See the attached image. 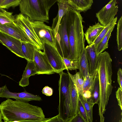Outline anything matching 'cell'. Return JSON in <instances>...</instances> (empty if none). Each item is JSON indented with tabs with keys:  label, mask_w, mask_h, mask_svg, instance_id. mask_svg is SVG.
<instances>
[{
	"label": "cell",
	"mask_w": 122,
	"mask_h": 122,
	"mask_svg": "<svg viewBox=\"0 0 122 122\" xmlns=\"http://www.w3.org/2000/svg\"><path fill=\"white\" fill-rule=\"evenodd\" d=\"M0 109L5 122L46 119L41 108L28 102L8 99L0 104Z\"/></svg>",
	"instance_id": "cell-1"
},
{
	"label": "cell",
	"mask_w": 122,
	"mask_h": 122,
	"mask_svg": "<svg viewBox=\"0 0 122 122\" xmlns=\"http://www.w3.org/2000/svg\"><path fill=\"white\" fill-rule=\"evenodd\" d=\"M112 60L106 51L99 55L97 69L99 74L100 97L98 103L100 122H104L103 115L111 94L113 87L112 85Z\"/></svg>",
	"instance_id": "cell-2"
},
{
	"label": "cell",
	"mask_w": 122,
	"mask_h": 122,
	"mask_svg": "<svg viewBox=\"0 0 122 122\" xmlns=\"http://www.w3.org/2000/svg\"><path fill=\"white\" fill-rule=\"evenodd\" d=\"M66 15L67 30L71 59L78 62L85 48L82 18L80 13L70 6Z\"/></svg>",
	"instance_id": "cell-3"
},
{
	"label": "cell",
	"mask_w": 122,
	"mask_h": 122,
	"mask_svg": "<svg viewBox=\"0 0 122 122\" xmlns=\"http://www.w3.org/2000/svg\"><path fill=\"white\" fill-rule=\"evenodd\" d=\"M57 0H21L19 4L21 14L28 17L31 22L48 23L49 12Z\"/></svg>",
	"instance_id": "cell-4"
},
{
	"label": "cell",
	"mask_w": 122,
	"mask_h": 122,
	"mask_svg": "<svg viewBox=\"0 0 122 122\" xmlns=\"http://www.w3.org/2000/svg\"><path fill=\"white\" fill-rule=\"evenodd\" d=\"M59 103L58 115L64 122L71 118V102L70 95V79L67 73L63 71L59 73Z\"/></svg>",
	"instance_id": "cell-5"
},
{
	"label": "cell",
	"mask_w": 122,
	"mask_h": 122,
	"mask_svg": "<svg viewBox=\"0 0 122 122\" xmlns=\"http://www.w3.org/2000/svg\"><path fill=\"white\" fill-rule=\"evenodd\" d=\"M66 17V13L61 21L55 37V48L62 58L71 59L70 47L67 32Z\"/></svg>",
	"instance_id": "cell-6"
},
{
	"label": "cell",
	"mask_w": 122,
	"mask_h": 122,
	"mask_svg": "<svg viewBox=\"0 0 122 122\" xmlns=\"http://www.w3.org/2000/svg\"><path fill=\"white\" fill-rule=\"evenodd\" d=\"M17 25L25 33L33 45L38 49L43 50L42 43L36 34L29 18L21 13L15 17Z\"/></svg>",
	"instance_id": "cell-7"
},
{
	"label": "cell",
	"mask_w": 122,
	"mask_h": 122,
	"mask_svg": "<svg viewBox=\"0 0 122 122\" xmlns=\"http://www.w3.org/2000/svg\"><path fill=\"white\" fill-rule=\"evenodd\" d=\"M31 24L36 34L42 44L45 43L55 48L56 40L52 28L41 21L31 22Z\"/></svg>",
	"instance_id": "cell-8"
},
{
	"label": "cell",
	"mask_w": 122,
	"mask_h": 122,
	"mask_svg": "<svg viewBox=\"0 0 122 122\" xmlns=\"http://www.w3.org/2000/svg\"><path fill=\"white\" fill-rule=\"evenodd\" d=\"M43 52L56 73H59L66 70L62 58L54 47L45 43H43Z\"/></svg>",
	"instance_id": "cell-9"
},
{
	"label": "cell",
	"mask_w": 122,
	"mask_h": 122,
	"mask_svg": "<svg viewBox=\"0 0 122 122\" xmlns=\"http://www.w3.org/2000/svg\"><path fill=\"white\" fill-rule=\"evenodd\" d=\"M33 61L37 74H51L56 73L45 53L36 48L35 50Z\"/></svg>",
	"instance_id": "cell-10"
},
{
	"label": "cell",
	"mask_w": 122,
	"mask_h": 122,
	"mask_svg": "<svg viewBox=\"0 0 122 122\" xmlns=\"http://www.w3.org/2000/svg\"><path fill=\"white\" fill-rule=\"evenodd\" d=\"M116 0H110L96 14L100 23L105 27L114 18L118 11V6L116 5Z\"/></svg>",
	"instance_id": "cell-11"
},
{
	"label": "cell",
	"mask_w": 122,
	"mask_h": 122,
	"mask_svg": "<svg viewBox=\"0 0 122 122\" xmlns=\"http://www.w3.org/2000/svg\"><path fill=\"white\" fill-rule=\"evenodd\" d=\"M2 89L0 91V97L7 99L12 98L16 100L21 102H28L36 101H40L41 97L39 95H35L26 91L20 92H13L10 91L6 85L2 87Z\"/></svg>",
	"instance_id": "cell-12"
},
{
	"label": "cell",
	"mask_w": 122,
	"mask_h": 122,
	"mask_svg": "<svg viewBox=\"0 0 122 122\" xmlns=\"http://www.w3.org/2000/svg\"><path fill=\"white\" fill-rule=\"evenodd\" d=\"M20 40L0 31V43L17 56L25 58Z\"/></svg>",
	"instance_id": "cell-13"
},
{
	"label": "cell",
	"mask_w": 122,
	"mask_h": 122,
	"mask_svg": "<svg viewBox=\"0 0 122 122\" xmlns=\"http://www.w3.org/2000/svg\"><path fill=\"white\" fill-rule=\"evenodd\" d=\"M69 77V91L71 102V118L78 113V106L79 96L75 84L73 76L67 70Z\"/></svg>",
	"instance_id": "cell-14"
},
{
	"label": "cell",
	"mask_w": 122,
	"mask_h": 122,
	"mask_svg": "<svg viewBox=\"0 0 122 122\" xmlns=\"http://www.w3.org/2000/svg\"><path fill=\"white\" fill-rule=\"evenodd\" d=\"M0 31L20 40L21 42L33 45L25 33L17 25H0Z\"/></svg>",
	"instance_id": "cell-15"
},
{
	"label": "cell",
	"mask_w": 122,
	"mask_h": 122,
	"mask_svg": "<svg viewBox=\"0 0 122 122\" xmlns=\"http://www.w3.org/2000/svg\"><path fill=\"white\" fill-rule=\"evenodd\" d=\"M85 49L89 63V73L91 75H94L97 68L99 56L96 47L93 43L87 46Z\"/></svg>",
	"instance_id": "cell-16"
},
{
	"label": "cell",
	"mask_w": 122,
	"mask_h": 122,
	"mask_svg": "<svg viewBox=\"0 0 122 122\" xmlns=\"http://www.w3.org/2000/svg\"><path fill=\"white\" fill-rule=\"evenodd\" d=\"M57 2L58 7V12L56 17L54 19L52 27L55 38L61 19L67 12L70 6L68 0H57Z\"/></svg>",
	"instance_id": "cell-17"
},
{
	"label": "cell",
	"mask_w": 122,
	"mask_h": 122,
	"mask_svg": "<svg viewBox=\"0 0 122 122\" xmlns=\"http://www.w3.org/2000/svg\"><path fill=\"white\" fill-rule=\"evenodd\" d=\"M105 27L99 22L89 26L84 33L85 39L89 45L93 43Z\"/></svg>",
	"instance_id": "cell-18"
},
{
	"label": "cell",
	"mask_w": 122,
	"mask_h": 122,
	"mask_svg": "<svg viewBox=\"0 0 122 122\" xmlns=\"http://www.w3.org/2000/svg\"><path fill=\"white\" fill-rule=\"evenodd\" d=\"M27 64L24 71L22 77L19 82V85L22 87L26 86L29 84V78L31 76L37 74L34 63L33 61H27Z\"/></svg>",
	"instance_id": "cell-19"
},
{
	"label": "cell",
	"mask_w": 122,
	"mask_h": 122,
	"mask_svg": "<svg viewBox=\"0 0 122 122\" xmlns=\"http://www.w3.org/2000/svg\"><path fill=\"white\" fill-rule=\"evenodd\" d=\"M100 92L99 74L97 68L90 88V97L88 101L94 104H98L99 99Z\"/></svg>",
	"instance_id": "cell-20"
},
{
	"label": "cell",
	"mask_w": 122,
	"mask_h": 122,
	"mask_svg": "<svg viewBox=\"0 0 122 122\" xmlns=\"http://www.w3.org/2000/svg\"><path fill=\"white\" fill-rule=\"evenodd\" d=\"M68 1L70 7L80 13L87 11L91 8L93 3L92 0H68Z\"/></svg>",
	"instance_id": "cell-21"
},
{
	"label": "cell",
	"mask_w": 122,
	"mask_h": 122,
	"mask_svg": "<svg viewBox=\"0 0 122 122\" xmlns=\"http://www.w3.org/2000/svg\"><path fill=\"white\" fill-rule=\"evenodd\" d=\"M17 25L15 17L12 12H8L2 8H0V25Z\"/></svg>",
	"instance_id": "cell-22"
},
{
	"label": "cell",
	"mask_w": 122,
	"mask_h": 122,
	"mask_svg": "<svg viewBox=\"0 0 122 122\" xmlns=\"http://www.w3.org/2000/svg\"><path fill=\"white\" fill-rule=\"evenodd\" d=\"M78 63L79 72L83 79L89 74V63L85 49L79 59Z\"/></svg>",
	"instance_id": "cell-23"
},
{
	"label": "cell",
	"mask_w": 122,
	"mask_h": 122,
	"mask_svg": "<svg viewBox=\"0 0 122 122\" xmlns=\"http://www.w3.org/2000/svg\"><path fill=\"white\" fill-rule=\"evenodd\" d=\"M36 48L31 43L22 42V51L25 59L27 61H33L34 52Z\"/></svg>",
	"instance_id": "cell-24"
},
{
	"label": "cell",
	"mask_w": 122,
	"mask_h": 122,
	"mask_svg": "<svg viewBox=\"0 0 122 122\" xmlns=\"http://www.w3.org/2000/svg\"><path fill=\"white\" fill-rule=\"evenodd\" d=\"M94 76V75H91L89 73L83 79V93L82 96L88 101L90 97V90Z\"/></svg>",
	"instance_id": "cell-25"
},
{
	"label": "cell",
	"mask_w": 122,
	"mask_h": 122,
	"mask_svg": "<svg viewBox=\"0 0 122 122\" xmlns=\"http://www.w3.org/2000/svg\"><path fill=\"white\" fill-rule=\"evenodd\" d=\"M115 26H113L109 29L107 33L97 46V51L98 54L99 55L103 52L108 48V41Z\"/></svg>",
	"instance_id": "cell-26"
},
{
	"label": "cell",
	"mask_w": 122,
	"mask_h": 122,
	"mask_svg": "<svg viewBox=\"0 0 122 122\" xmlns=\"http://www.w3.org/2000/svg\"><path fill=\"white\" fill-rule=\"evenodd\" d=\"M79 99L87 113L89 122H93L92 109L95 104L82 96H79Z\"/></svg>",
	"instance_id": "cell-27"
},
{
	"label": "cell",
	"mask_w": 122,
	"mask_h": 122,
	"mask_svg": "<svg viewBox=\"0 0 122 122\" xmlns=\"http://www.w3.org/2000/svg\"><path fill=\"white\" fill-rule=\"evenodd\" d=\"M117 17L114 18L103 30L93 43L96 47L107 33L109 29L112 26H115L117 24Z\"/></svg>",
	"instance_id": "cell-28"
},
{
	"label": "cell",
	"mask_w": 122,
	"mask_h": 122,
	"mask_svg": "<svg viewBox=\"0 0 122 122\" xmlns=\"http://www.w3.org/2000/svg\"><path fill=\"white\" fill-rule=\"evenodd\" d=\"M74 81L79 96H82L83 93V79L79 72L73 75Z\"/></svg>",
	"instance_id": "cell-29"
},
{
	"label": "cell",
	"mask_w": 122,
	"mask_h": 122,
	"mask_svg": "<svg viewBox=\"0 0 122 122\" xmlns=\"http://www.w3.org/2000/svg\"><path fill=\"white\" fill-rule=\"evenodd\" d=\"M117 41L118 50L122 49V16L118 20L117 28Z\"/></svg>",
	"instance_id": "cell-30"
},
{
	"label": "cell",
	"mask_w": 122,
	"mask_h": 122,
	"mask_svg": "<svg viewBox=\"0 0 122 122\" xmlns=\"http://www.w3.org/2000/svg\"><path fill=\"white\" fill-rule=\"evenodd\" d=\"M21 0H0V8H14L19 5Z\"/></svg>",
	"instance_id": "cell-31"
},
{
	"label": "cell",
	"mask_w": 122,
	"mask_h": 122,
	"mask_svg": "<svg viewBox=\"0 0 122 122\" xmlns=\"http://www.w3.org/2000/svg\"><path fill=\"white\" fill-rule=\"evenodd\" d=\"M67 70H74L79 69V63L78 61H73L67 58H62Z\"/></svg>",
	"instance_id": "cell-32"
},
{
	"label": "cell",
	"mask_w": 122,
	"mask_h": 122,
	"mask_svg": "<svg viewBox=\"0 0 122 122\" xmlns=\"http://www.w3.org/2000/svg\"><path fill=\"white\" fill-rule=\"evenodd\" d=\"M78 113L85 122H89L87 114L80 99L78 106Z\"/></svg>",
	"instance_id": "cell-33"
},
{
	"label": "cell",
	"mask_w": 122,
	"mask_h": 122,
	"mask_svg": "<svg viewBox=\"0 0 122 122\" xmlns=\"http://www.w3.org/2000/svg\"><path fill=\"white\" fill-rule=\"evenodd\" d=\"M116 97L118 105L121 110H122V89L119 87L116 92Z\"/></svg>",
	"instance_id": "cell-34"
},
{
	"label": "cell",
	"mask_w": 122,
	"mask_h": 122,
	"mask_svg": "<svg viewBox=\"0 0 122 122\" xmlns=\"http://www.w3.org/2000/svg\"><path fill=\"white\" fill-rule=\"evenodd\" d=\"M44 122H64L59 117L58 114L51 118H46Z\"/></svg>",
	"instance_id": "cell-35"
},
{
	"label": "cell",
	"mask_w": 122,
	"mask_h": 122,
	"mask_svg": "<svg viewBox=\"0 0 122 122\" xmlns=\"http://www.w3.org/2000/svg\"><path fill=\"white\" fill-rule=\"evenodd\" d=\"M42 92L43 94L46 96H50L52 95L53 90L51 88L48 86H46L43 88Z\"/></svg>",
	"instance_id": "cell-36"
},
{
	"label": "cell",
	"mask_w": 122,
	"mask_h": 122,
	"mask_svg": "<svg viewBox=\"0 0 122 122\" xmlns=\"http://www.w3.org/2000/svg\"><path fill=\"white\" fill-rule=\"evenodd\" d=\"M67 122H85L79 113L73 117L71 118Z\"/></svg>",
	"instance_id": "cell-37"
},
{
	"label": "cell",
	"mask_w": 122,
	"mask_h": 122,
	"mask_svg": "<svg viewBox=\"0 0 122 122\" xmlns=\"http://www.w3.org/2000/svg\"><path fill=\"white\" fill-rule=\"evenodd\" d=\"M117 81L120 86V88L122 89V69L119 68L117 72Z\"/></svg>",
	"instance_id": "cell-38"
},
{
	"label": "cell",
	"mask_w": 122,
	"mask_h": 122,
	"mask_svg": "<svg viewBox=\"0 0 122 122\" xmlns=\"http://www.w3.org/2000/svg\"><path fill=\"white\" fill-rule=\"evenodd\" d=\"M46 119L44 120H27L15 121L9 122H44Z\"/></svg>",
	"instance_id": "cell-39"
},
{
	"label": "cell",
	"mask_w": 122,
	"mask_h": 122,
	"mask_svg": "<svg viewBox=\"0 0 122 122\" xmlns=\"http://www.w3.org/2000/svg\"><path fill=\"white\" fill-rule=\"evenodd\" d=\"M2 119H3L2 117L1 114V111L0 109V122H3L2 121Z\"/></svg>",
	"instance_id": "cell-40"
},
{
	"label": "cell",
	"mask_w": 122,
	"mask_h": 122,
	"mask_svg": "<svg viewBox=\"0 0 122 122\" xmlns=\"http://www.w3.org/2000/svg\"><path fill=\"white\" fill-rule=\"evenodd\" d=\"M2 89V87H0V91Z\"/></svg>",
	"instance_id": "cell-41"
},
{
	"label": "cell",
	"mask_w": 122,
	"mask_h": 122,
	"mask_svg": "<svg viewBox=\"0 0 122 122\" xmlns=\"http://www.w3.org/2000/svg\"><path fill=\"white\" fill-rule=\"evenodd\" d=\"M119 122H122V118H121V120H120L119 121Z\"/></svg>",
	"instance_id": "cell-42"
}]
</instances>
